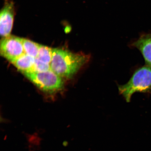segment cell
I'll list each match as a JSON object with an SVG mask.
<instances>
[{
    "mask_svg": "<svg viewBox=\"0 0 151 151\" xmlns=\"http://www.w3.org/2000/svg\"><path fill=\"white\" fill-rule=\"evenodd\" d=\"M89 55L75 53L60 48H52L50 66L51 70L61 77L70 78L88 63Z\"/></svg>",
    "mask_w": 151,
    "mask_h": 151,
    "instance_id": "cell-1",
    "label": "cell"
},
{
    "mask_svg": "<svg viewBox=\"0 0 151 151\" xmlns=\"http://www.w3.org/2000/svg\"><path fill=\"white\" fill-rule=\"evenodd\" d=\"M119 93L127 102L131 101L136 92L147 93L151 91V66L145 65L136 70L127 83L119 86Z\"/></svg>",
    "mask_w": 151,
    "mask_h": 151,
    "instance_id": "cell-2",
    "label": "cell"
},
{
    "mask_svg": "<svg viewBox=\"0 0 151 151\" xmlns=\"http://www.w3.org/2000/svg\"><path fill=\"white\" fill-rule=\"evenodd\" d=\"M24 75L40 89L43 91L52 92L61 89L63 86L62 77L51 70L45 72L26 73Z\"/></svg>",
    "mask_w": 151,
    "mask_h": 151,
    "instance_id": "cell-3",
    "label": "cell"
},
{
    "mask_svg": "<svg viewBox=\"0 0 151 151\" xmlns=\"http://www.w3.org/2000/svg\"><path fill=\"white\" fill-rule=\"evenodd\" d=\"M0 52L1 56L12 62L25 53L22 38L14 36L3 38L1 41Z\"/></svg>",
    "mask_w": 151,
    "mask_h": 151,
    "instance_id": "cell-4",
    "label": "cell"
},
{
    "mask_svg": "<svg viewBox=\"0 0 151 151\" xmlns=\"http://www.w3.org/2000/svg\"><path fill=\"white\" fill-rule=\"evenodd\" d=\"M14 12V3L10 0H6L0 14V33L3 38L11 35Z\"/></svg>",
    "mask_w": 151,
    "mask_h": 151,
    "instance_id": "cell-5",
    "label": "cell"
},
{
    "mask_svg": "<svg viewBox=\"0 0 151 151\" xmlns=\"http://www.w3.org/2000/svg\"><path fill=\"white\" fill-rule=\"evenodd\" d=\"M132 46L141 52L146 65L151 66V33L143 34L132 43Z\"/></svg>",
    "mask_w": 151,
    "mask_h": 151,
    "instance_id": "cell-6",
    "label": "cell"
},
{
    "mask_svg": "<svg viewBox=\"0 0 151 151\" xmlns=\"http://www.w3.org/2000/svg\"><path fill=\"white\" fill-rule=\"evenodd\" d=\"M35 58L24 54L11 62L18 70L24 73L32 72L35 65Z\"/></svg>",
    "mask_w": 151,
    "mask_h": 151,
    "instance_id": "cell-7",
    "label": "cell"
},
{
    "mask_svg": "<svg viewBox=\"0 0 151 151\" xmlns=\"http://www.w3.org/2000/svg\"><path fill=\"white\" fill-rule=\"evenodd\" d=\"M22 41L25 53L34 58H37L40 45L27 39L22 38Z\"/></svg>",
    "mask_w": 151,
    "mask_h": 151,
    "instance_id": "cell-8",
    "label": "cell"
},
{
    "mask_svg": "<svg viewBox=\"0 0 151 151\" xmlns=\"http://www.w3.org/2000/svg\"><path fill=\"white\" fill-rule=\"evenodd\" d=\"M52 48L40 45L37 58L47 64H50L52 58Z\"/></svg>",
    "mask_w": 151,
    "mask_h": 151,
    "instance_id": "cell-9",
    "label": "cell"
},
{
    "mask_svg": "<svg viewBox=\"0 0 151 151\" xmlns=\"http://www.w3.org/2000/svg\"><path fill=\"white\" fill-rule=\"evenodd\" d=\"M51 69L50 64L45 63L36 58H35V65L32 72H45Z\"/></svg>",
    "mask_w": 151,
    "mask_h": 151,
    "instance_id": "cell-10",
    "label": "cell"
}]
</instances>
